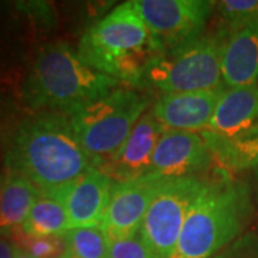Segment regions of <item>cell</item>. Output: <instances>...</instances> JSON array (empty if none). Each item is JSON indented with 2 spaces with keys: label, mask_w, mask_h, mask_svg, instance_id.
<instances>
[{
  "label": "cell",
  "mask_w": 258,
  "mask_h": 258,
  "mask_svg": "<svg viewBox=\"0 0 258 258\" xmlns=\"http://www.w3.org/2000/svg\"><path fill=\"white\" fill-rule=\"evenodd\" d=\"M92 162L75 135L69 116L37 112L19 123L5 151V169L25 176L37 191L63 204Z\"/></svg>",
  "instance_id": "1"
},
{
  "label": "cell",
  "mask_w": 258,
  "mask_h": 258,
  "mask_svg": "<svg viewBox=\"0 0 258 258\" xmlns=\"http://www.w3.org/2000/svg\"><path fill=\"white\" fill-rule=\"evenodd\" d=\"M149 106V96L135 89L115 88L69 116L75 135L92 166L119 151Z\"/></svg>",
  "instance_id": "6"
},
{
  "label": "cell",
  "mask_w": 258,
  "mask_h": 258,
  "mask_svg": "<svg viewBox=\"0 0 258 258\" xmlns=\"http://www.w3.org/2000/svg\"><path fill=\"white\" fill-rule=\"evenodd\" d=\"M15 258H33L30 254H28L25 249H22L20 247L16 245V251H15Z\"/></svg>",
  "instance_id": "23"
},
{
  "label": "cell",
  "mask_w": 258,
  "mask_h": 258,
  "mask_svg": "<svg viewBox=\"0 0 258 258\" xmlns=\"http://www.w3.org/2000/svg\"><path fill=\"white\" fill-rule=\"evenodd\" d=\"M221 42V72L225 88L258 85V20L222 23L217 30Z\"/></svg>",
  "instance_id": "11"
},
{
  "label": "cell",
  "mask_w": 258,
  "mask_h": 258,
  "mask_svg": "<svg viewBox=\"0 0 258 258\" xmlns=\"http://www.w3.org/2000/svg\"><path fill=\"white\" fill-rule=\"evenodd\" d=\"M218 168L258 166V85L225 88L211 122L200 132Z\"/></svg>",
  "instance_id": "5"
},
{
  "label": "cell",
  "mask_w": 258,
  "mask_h": 258,
  "mask_svg": "<svg viewBox=\"0 0 258 258\" xmlns=\"http://www.w3.org/2000/svg\"><path fill=\"white\" fill-rule=\"evenodd\" d=\"M215 2L134 0L132 6L147 25L158 49L165 53L203 35Z\"/></svg>",
  "instance_id": "9"
},
{
  "label": "cell",
  "mask_w": 258,
  "mask_h": 258,
  "mask_svg": "<svg viewBox=\"0 0 258 258\" xmlns=\"http://www.w3.org/2000/svg\"><path fill=\"white\" fill-rule=\"evenodd\" d=\"M165 178L147 174L128 182H115L101 228L111 241L138 234L148 208Z\"/></svg>",
  "instance_id": "10"
},
{
  "label": "cell",
  "mask_w": 258,
  "mask_h": 258,
  "mask_svg": "<svg viewBox=\"0 0 258 258\" xmlns=\"http://www.w3.org/2000/svg\"><path fill=\"white\" fill-rule=\"evenodd\" d=\"M113 181L98 168H89L63 200L69 230L101 227Z\"/></svg>",
  "instance_id": "15"
},
{
  "label": "cell",
  "mask_w": 258,
  "mask_h": 258,
  "mask_svg": "<svg viewBox=\"0 0 258 258\" xmlns=\"http://www.w3.org/2000/svg\"><path fill=\"white\" fill-rule=\"evenodd\" d=\"M215 164L200 132L165 129L158 141L149 174L161 178L201 176Z\"/></svg>",
  "instance_id": "12"
},
{
  "label": "cell",
  "mask_w": 258,
  "mask_h": 258,
  "mask_svg": "<svg viewBox=\"0 0 258 258\" xmlns=\"http://www.w3.org/2000/svg\"><path fill=\"white\" fill-rule=\"evenodd\" d=\"M222 86L221 42L214 33L201 35L162 53L148 68L137 89L171 95Z\"/></svg>",
  "instance_id": "7"
},
{
  "label": "cell",
  "mask_w": 258,
  "mask_h": 258,
  "mask_svg": "<svg viewBox=\"0 0 258 258\" xmlns=\"http://www.w3.org/2000/svg\"><path fill=\"white\" fill-rule=\"evenodd\" d=\"M78 53L98 72L135 89L148 68L162 55L132 2L116 6L86 29Z\"/></svg>",
  "instance_id": "4"
},
{
  "label": "cell",
  "mask_w": 258,
  "mask_h": 258,
  "mask_svg": "<svg viewBox=\"0 0 258 258\" xmlns=\"http://www.w3.org/2000/svg\"><path fill=\"white\" fill-rule=\"evenodd\" d=\"M63 241L64 252L60 258H109L111 240L101 227L69 230Z\"/></svg>",
  "instance_id": "18"
},
{
  "label": "cell",
  "mask_w": 258,
  "mask_h": 258,
  "mask_svg": "<svg viewBox=\"0 0 258 258\" xmlns=\"http://www.w3.org/2000/svg\"><path fill=\"white\" fill-rule=\"evenodd\" d=\"M119 83L85 63L78 50L57 42L39 49L23 83V99L32 109L71 116Z\"/></svg>",
  "instance_id": "3"
},
{
  "label": "cell",
  "mask_w": 258,
  "mask_h": 258,
  "mask_svg": "<svg viewBox=\"0 0 258 258\" xmlns=\"http://www.w3.org/2000/svg\"><path fill=\"white\" fill-rule=\"evenodd\" d=\"M109 258H157L141 234L111 241Z\"/></svg>",
  "instance_id": "21"
},
{
  "label": "cell",
  "mask_w": 258,
  "mask_h": 258,
  "mask_svg": "<svg viewBox=\"0 0 258 258\" xmlns=\"http://www.w3.org/2000/svg\"><path fill=\"white\" fill-rule=\"evenodd\" d=\"M0 211H2V191H0Z\"/></svg>",
  "instance_id": "24"
},
{
  "label": "cell",
  "mask_w": 258,
  "mask_h": 258,
  "mask_svg": "<svg viewBox=\"0 0 258 258\" xmlns=\"http://www.w3.org/2000/svg\"><path fill=\"white\" fill-rule=\"evenodd\" d=\"M165 128L147 111L138 120L125 144L98 169L113 182H128L147 175L151 171L154 152Z\"/></svg>",
  "instance_id": "13"
},
{
  "label": "cell",
  "mask_w": 258,
  "mask_h": 258,
  "mask_svg": "<svg viewBox=\"0 0 258 258\" xmlns=\"http://www.w3.org/2000/svg\"><path fill=\"white\" fill-rule=\"evenodd\" d=\"M207 178H165L148 208L139 234L157 258H171L188 212L203 191Z\"/></svg>",
  "instance_id": "8"
},
{
  "label": "cell",
  "mask_w": 258,
  "mask_h": 258,
  "mask_svg": "<svg viewBox=\"0 0 258 258\" xmlns=\"http://www.w3.org/2000/svg\"><path fill=\"white\" fill-rule=\"evenodd\" d=\"M252 211L248 185L217 168L188 212L171 258H214L240 238Z\"/></svg>",
  "instance_id": "2"
},
{
  "label": "cell",
  "mask_w": 258,
  "mask_h": 258,
  "mask_svg": "<svg viewBox=\"0 0 258 258\" xmlns=\"http://www.w3.org/2000/svg\"><path fill=\"white\" fill-rule=\"evenodd\" d=\"M222 23L237 20H258V0H224L215 2Z\"/></svg>",
  "instance_id": "20"
},
{
  "label": "cell",
  "mask_w": 258,
  "mask_h": 258,
  "mask_svg": "<svg viewBox=\"0 0 258 258\" xmlns=\"http://www.w3.org/2000/svg\"><path fill=\"white\" fill-rule=\"evenodd\" d=\"M2 211H0V232L19 230L25 222L33 203L42 194L25 176L5 169L0 175Z\"/></svg>",
  "instance_id": "16"
},
{
  "label": "cell",
  "mask_w": 258,
  "mask_h": 258,
  "mask_svg": "<svg viewBox=\"0 0 258 258\" xmlns=\"http://www.w3.org/2000/svg\"><path fill=\"white\" fill-rule=\"evenodd\" d=\"M225 86L210 91L161 95L152 115L165 129L201 132L211 122Z\"/></svg>",
  "instance_id": "14"
},
{
  "label": "cell",
  "mask_w": 258,
  "mask_h": 258,
  "mask_svg": "<svg viewBox=\"0 0 258 258\" xmlns=\"http://www.w3.org/2000/svg\"><path fill=\"white\" fill-rule=\"evenodd\" d=\"M15 244L33 258H60L64 252L63 237H30L19 228L12 231Z\"/></svg>",
  "instance_id": "19"
},
{
  "label": "cell",
  "mask_w": 258,
  "mask_h": 258,
  "mask_svg": "<svg viewBox=\"0 0 258 258\" xmlns=\"http://www.w3.org/2000/svg\"><path fill=\"white\" fill-rule=\"evenodd\" d=\"M20 230L30 237H63L69 231L64 205L53 198L39 195Z\"/></svg>",
  "instance_id": "17"
},
{
  "label": "cell",
  "mask_w": 258,
  "mask_h": 258,
  "mask_svg": "<svg viewBox=\"0 0 258 258\" xmlns=\"http://www.w3.org/2000/svg\"><path fill=\"white\" fill-rule=\"evenodd\" d=\"M16 244L9 238L0 235V258H15Z\"/></svg>",
  "instance_id": "22"
}]
</instances>
